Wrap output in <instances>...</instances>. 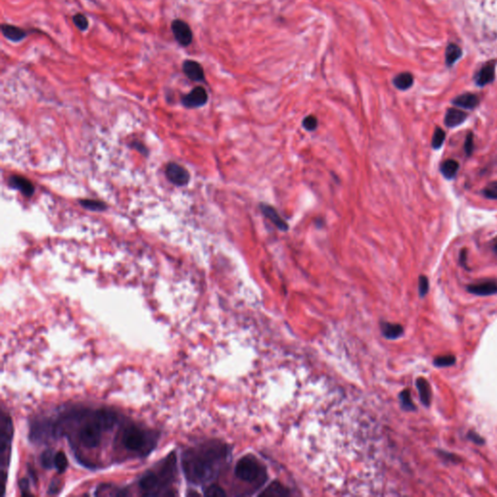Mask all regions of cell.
I'll return each instance as SVG.
<instances>
[{
	"mask_svg": "<svg viewBox=\"0 0 497 497\" xmlns=\"http://www.w3.org/2000/svg\"><path fill=\"white\" fill-rule=\"evenodd\" d=\"M446 138V133L445 131H443L441 128H436L435 129V131H434V134H433V137H432V148L435 149V150H438L440 149L443 144H444V141H445Z\"/></svg>",
	"mask_w": 497,
	"mask_h": 497,
	"instance_id": "cell-26",
	"label": "cell"
},
{
	"mask_svg": "<svg viewBox=\"0 0 497 497\" xmlns=\"http://www.w3.org/2000/svg\"><path fill=\"white\" fill-rule=\"evenodd\" d=\"M177 475V457L175 452L169 453L157 467L145 473L139 480V489L143 496H174L169 487Z\"/></svg>",
	"mask_w": 497,
	"mask_h": 497,
	"instance_id": "cell-3",
	"label": "cell"
},
{
	"mask_svg": "<svg viewBox=\"0 0 497 497\" xmlns=\"http://www.w3.org/2000/svg\"><path fill=\"white\" fill-rule=\"evenodd\" d=\"M494 251H495V253H496V254H497V243H496V244H495V247H494Z\"/></svg>",
	"mask_w": 497,
	"mask_h": 497,
	"instance_id": "cell-40",
	"label": "cell"
},
{
	"mask_svg": "<svg viewBox=\"0 0 497 497\" xmlns=\"http://www.w3.org/2000/svg\"><path fill=\"white\" fill-rule=\"evenodd\" d=\"M80 204L84 208L91 210V211H104L107 208L103 202L98 201V200H92V199L80 200Z\"/></svg>",
	"mask_w": 497,
	"mask_h": 497,
	"instance_id": "cell-27",
	"label": "cell"
},
{
	"mask_svg": "<svg viewBox=\"0 0 497 497\" xmlns=\"http://www.w3.org/2000/svg\"><path fill=\"white\" fill-rule=\"evenodd\" d=\"M183 74L193 82H203L205 74L201 64L192 59H186L183 62Z\"/></svg>",
	"mask_w": 497,
	"mask_h": 497,
	"instance_id": "cell-9",
	"label": "cell"
},
{
	"mask_svg": "<svg viewBox=\"0 0 497 497\" xmlns=\"http://www.w3.org/2000/svg\"><path fill=\"white\" fill-rule=\"evenodd\" d=\"M208 101V93L203 87H196L190 92L183 95L182 103L186 108H198L206 104Z\"/></svg>",
	"mask_w": 497,
	"mask_h": 497,
	"instance_id": "cell-8",
	"label": "cell"
},
{
	"mask_svg": "<svg viewBox=\"0 0 497 497\" xmlns=\"http://www.w3.org/2000/svg\"><path fill=\"white\" fill-rule=\"evenodd\" d=\"M72 20H73L74 25L81 31H86L89 28V20H88V18L84 14H82V13L75 14L73 16Z\"/></svg>",
	"mask_w": 497,
	"mask_h": 497,
	"instance_id": "cell-28",
	"label": "cell"
},
{
	"mask_svg": "<svg viewBox=\"0 0 497 497\" xmlns=\"http://www.w3.org/2000/svg\"><path fill=\"white\" fill-rule=\"evenodd\" d=\"M479 97L473 93H463L452 100V103L455 106L464 109H474L479 105Z\"/></svg>",
	"mask_w": 497,
	"mask_h": 497,
	"instance_id": "cell-17",
	"label": "cell"
},
{
	"mask_svg": "<svg viewBox=\"0 0 497 497\" xmlns=\"http://www.w3.org/2000/svg\"><path fill=\"white\" fill-rule=\"evenodd\" d=\"M467 118V114L461 110L451 108L447 111L445 116V125L448 128H455L464 123Z\"/></svg>",
	"mask_w": 497,
	"mask_h": 497,
	"instance_id": "cell-15",
	"label": "cell"
},
{
	"mask_svg": "<svg viewBox=\"0 0 497 497\" xmlns=\"http://www.w3.org/2000/svg\"><path fill=\"white\" fill-rule=\"evenodd\" d=\"M13 433H14V427L12 419L8 414L2 412L1 424H0V458H1L3 490H5V484L7 480V470L9 467Z\"/></svg>",
	"mask_w": 497,
	"mask_h": 497,
	"instance_id": "cell-5",
	"label": "cell"
},
{
	"mask_svg": "<svg viewBox=\"0 0 497 497\" xmlns=\"http://www.w3.org/2000/svg\"><path fill=\"white\" fill-rule=\"evenodd\" d=\"M383 335L390 340H394L399 338L403 334V327L400 324L392 323V322H383L381 325Z\"/></svg>",
	"mask_w": 497,
	"mask_h": 497,
	"instance_id": "cell-18",
	"label": "cell"
},
{
	"mask_svg": "<svg viewBox=\"0 0 497 497\" xmlns=\"http://www.w3.org/2000/svg\"><path fill=\"white\" fill-rule=\"evenodd\" d=\"M54 454L52 450H46L42 454L40 455V463L41 465L46 468V469H51L52 467H54Z\"/></svg>",
	"mask_w": 497,
	"mask_h": 497,
	"instance_id": "cell-25",
	"label": "cell"
},
{
	"mask_svg": "<svg viewBox=\"0 0 497 497\" xmlns=\"http://www.w3.org/2000/svg\"><path fill=\"white\" fill-rule=\"evenodd\" d=\"M458 162L453 159H448L441 165V173L446 179H452L458 171Z\"/></svg>",
	"mask_w": 497,
	"mask_h": 497,
	"instance_id": "cell-21",
	"label": "cell"
},
{
	"mask_svg": "<svg viewBox=\"0 0 497 497\" xmlns=\"http://www.w3.org/2000/svg\"><path fill=\"white\" fill-rule=\"evenodd\" d=\"M496 77V65L495 63H487L484 65L476 76V84L480 87H484L492 83Z\"/></svg>",
	"mask_w": 497,
	"mask_h": 497,
	"instance_id": "cell-14",
	"label": "cell"
},
{
	"mask_svg": "<svg viewBox=\"0 0 497 497\" xmlns=\"http://www.w3.org/2000/svg\"><path fill=\"white\" fill-rule=\"evenodd\" d=\"M462 54L461 49L455 44H450L446 50V62L448 65H452Z\"/></svg>",
	"mask_w": 497,
	"mask_h": 497,
	"instance_id": "cell-22",
	"label": "cell"
},
{
	"mask_svg": "<svg viewBox=\"0 0 497 497\" xmlns=\"http://www.w3.org/2000/svg\"><path fill=\"white\" fill-rule=\"evenodd\" d=\"M165 174L168 180L178 186H183L188 183L189 174L182 165L170 162L167 164L165 169Z\"/></svg>",
	"mask_w": 497,
	"mask_h": 497,
	"instance_id": "cell-7",
	"label": "cell"
},
{
	"mask_svg": "<svg viewBox=\"0 0 497 497\" xmlns=\"http://www.w3.org/2000/svg\"><path fill=\"white\" fill-rule=\"evenodd\" d=\"M171 30L176 41L183 47H187L191 44L193 34L190 26L183 20H174L171 24Z\"/></svg>",
	"mask_w": 497,
	"mask_h": 497,
	"instance_id": "cell-6",
	"label": "cell"
},
{
	"mask_svg": "<svg viewBox=\"0 0 497 497\" xmlns=\"http://www.w3.org/2000/svg\"><path fill=\"white\" fill-rule=\"evenodd\" d=\"M204 495L207 497H226V496L225 490L216 484L210 485L209 487H207L206 490L204 491Z\"/></svg>",
	"mask_w": 497,
	"mask_h": 497,
	"instance_id": "cell-29",
	"label": "cell"
},
{
	"mask_svg": "<svg viewBox=\"0 0 497 497\" xmlns=\"http://www.w3.org/2000/svg\"><path fill=\"white\" fill-rule=\"evenodd\" d=\"M433 363H434L435 366L437 367L452 366V365H453L455 363V358L453 356H451V355L439 357L436 360H434Z\"/></svg>",
	"mask_w": 497,
	"mask_h": 497,
	"instance_id": "cell-30",
	"label": "cell"
},
{
	"mask_svg": "<svg viewBox=\"0 0 497 497\" xmlns=\"http://www.w3.org/2000/svg\"><path fill=\"white\" fill-rule=\"evenodd\" d=\"M484 195L490 199H497V182L488 183L483 190Z\"/></svg>",
	"mask_w": 497,
	"mask_h": 497,
	"instance_id": "cell-31",
	"label": "cell"
},
{
	"mask_svg": "<svg viewBox=\"0 0 497 497\" xmlns=\"http://www.w3.org/2000/svg\"><path fill=\"white\" fill-rule=\"evenodd\" d=\"M467 290L473 293L475 295H480V296H488V295H493L497 293V282L489 280V281H483L480 283L472 284L467 287Z\"/></svg>",
	"mask_w": 497,
	"mask_h": 497,
	"instance_id": "cell-10",
	"label": "cell"
},
{
	"mask_svg": "<svg viewBox=\"0 0 497 497\" xmlns=\"http://www.w3.org/2000/svg\"><path fill=\"white\" fill-rule=\"evenodd\" d=\"M417 388L419 391L421 403L424 406H429L431 402V389L429 383L423 378H419L417 381Z\"/></svg>",
	"mask_w": 497,
	"mask_h": 497,
	"instance_id": "cell-19",
	"label": "cell"
},
{
	"mask_svg": "<svg viewBox=\"0 0 497 497\" xmlns=\"http://www.w3.org/2000/svg\"><path fill=\"white\" fill-rule=\"evenodd\" d=\"M302 126L303 128L308 131H313L316 129L317 127V119L313 116V115H310L308 117H306L304 120H303V123H302Z\"/></svg>",
	"mask_w": 497,
	"mask_h": 497,
	"instance_id": "cell-32",
	"label": "cell"
},
{
	"mask_svg": "<svg viewBox=\"0 0 497 497\" xmlns=\"http://www.w3.org/2000/svg\"><path fill=\"white\" fill-rule=\"evenodd\" d=\"M261 210H262L263 215L269 219L280 230L282 231H287L288 228V224L286 223V221L279 215V213L277 212V210L275 208H273L272 206L270 205H267V204H262L261 205Z\"/></svg>",
	"mask_w": 497,
	"mask_h": 497,
	"instance_id": "cell-12",
	"label": "cell"
},
{
	"mask_svg": "<svg viewBox=\"0 0 497 497\" xmlns=\"http://www.w3.org/2000/svg\"><path fill=\"white\" fill-rule=\"evenodd\" d=\"M473 150H474V136L471 132H469L466 136V139H465L464 151H465V154L468 157H470L473 153Z\"/></svg>",
	"mask_w": 497,
	"mask_h": 497,
	"instance_id": "cell-34",
	"label": "cell"
},
{
	"mask_svg": "<svg viewBox=\"0 0 497 497\" xmlns=\"http://www.w3.org/2000/svg\"><path fill=\"white\" fill-rule=\"evenodd\" d=\"M68 467L66 454L62 451H58L54 454V468L59 473H63Z\"/></svg>",
	"mask_w": 497,
	"mask_h": 497,
	"instance_id": "cell-23",
	"label": "cell"
},
{
	"mask_svg": "<svg viewBox=\"0 0 497 497\" xmlns=\"http://www.w3.org/2000/svg\"><path fill=\"white\" fill-rule=\"evenodd\" d=\"M414 84V77L409 72H403L398 74L393 79V85L400 90H406L410 89Z\"/></svg>",
	"mask_w": 497,
	"mask_h": 497,
	"instance_id": "cell-20",
	"label": "cell"
},
{
	"mask_svg": "<svg viewBox=\"0 0 497 497\" xmlns=\"http://www.w3.org/2000/svg\"><path fill=\"white\" fill-rule=\"evenodd\" d=\"M399 399H400L401 407L405 411H415L416 410V406L413 403V400L411 398V393H410L409 390H404L403 392H401L400 395H399Z\"/></svg>",
	"mask_w": 497,
	"mask_h": 497,
	"instance_id": "cell-24",
	"label": "cell"
},
{
	"mask_svg": "<svg viewBox=\"0 0 497 497\" xmlns=\"http://www.w3.org/2000/svg\"><path fill=\"white\" fill-rule=\"evenodd\" d=\"M289 496L290 492L288 489L278 481L272 482L268 488L260 495V497H286Z\"/></svg>",
	"mask_w": 497,
	"mask_h": 497,
	"instance_id": "cell-16",
	"label": "cell"
},
{
	"mask_svg": "<svg viewBox=\"0 0 497 497\" xmlns=\"http://www.w3.org/2000/svg\"><path fill=\"white\" fill-rule=\"evenodd\" d=\"M134 148H135V149H137L138 151H140L141 153H145V152L147 151V150H146V148H145L144 146H142L141 144H139V143H137L136 145H134Z\"/></svg>",
	"mask_w": 497,
	"mask_h": 497,
	"instance_id": "cell-39",
	"label": "cell"
},
{
	"mask_svg": "<svg viewBox=\"0 0 497 497\" xmlns=\"http://www.w3.org/2000/svg\"><path fill=\"white\" fill-rule=\"evenodd\" d=\"M459 262H460V264L463 267H467V265H466V262H467V253H466L465 250L461 251L460 256H459Z\"/></svg>",
	"mask_w": 497,
	"mask_h": 497,
	"instance_id": "cell-38",
	"label": "cell"
},
{
	"mask_svg": "<svg viewBox=\"0 0 497 497\" xmlns=\"http://www.w3.org/2000/svg\"><path fill=\"white\" fill-rule=\"evenodd\" d=\"M234 473L237 479L252 485L262 486L267 479L266 467L251 454L245 455L237 461Z\"/></svg>",
	"mask_w": 497,
	"mask_h": 497,
	"instance_id": "cell-4",
	"label": "cell"
},
{
	"mask_svg": "<svg viewBox=\"0 0 497 497\" xmlns=\"http://www.w3.org/2000/svg\"><path fill=\"white\" fill-rule=\"evenodd\" d=\"M468 438L471 440L472 442H474L476 444H484V439L479 434H477L476 432L470 431L468 433Z\"/></svg>",
	"mask_w": 497,
	"mask_h": 497,
	"instance_id": "cell-36",
	"label": "cell"
},
{
	"mask_svg": "<svg viewBox=\"0 0 497 497\" xmlns=\"http://www.w3.org/2000/svg\"><path fill=\"white\" fill-rule=\"evenodd\" d=\"M20 488H21L23 496H30V494L26 493L28 491V489H29V482H28V480H26V479L21 480V482H20Z\"/></svg>",
	"mask_w": 497,
	"mask_h": 497,
	"instance_id": "cell-37",
	"label": "cell"
},
{
	"mask_svg": "<svg viewBox=\"0 0 497 497\" xmlns=\"http://www.w3.org/2000/svg\"><path fill=\"white\" fill-rule=\"evenodd\" d=\"M1 31L3 36L12 42H20L28 35V31L26 29L9 24H2Z\"/></svg>",
	"mask_w": 497,
	"mask_h": 497,
	"instance_id": "cell-11",
	"label": "cell"
},
{
	"mask_svg": "<svg viewBox=\"0 0 497 497\" xmlns=\"http://www.w3.org/2000/svg\"><path fill=\"white\" fill-rule=\"evenodd\" d=\"M59 489H60V487H59V481H52V483L50 485V488H49L48 495L49 496L56 495L59 492Z\"/></svg>",
	"mask_w": 497,
	"mask_h": 497,
	"instance_id": "cell-35",
	"label": "cell"
},
{
	"mask_svg": "<svg viewBox=\"0 0 497 497\" xmlns=\"http://www.w3.org/2000/svg\"><path fill=\"white\" fill-rule=\"evenodd\" d=\"M158 437L159 435L155 430L128 422L121 426L114 443L132 456L145 457L157 447Z\"/></svg>",
	"mask_w": 497,
	"mask_h": 497,
	"instance_id": "cell-2",
	"label": "cell"
},
{
	"mask_svg": "<svg viewBox=\"0 0 497 497\" xmlns=\"http://www.w3.org/2000/svg\"><path fill=\"white\" fill-rule=\"evenodd\" d=\"M9 184L15 188L20 190L25 196H31L34 193V185L30 181H28L25 177L22 176H11L9 178Z\"/></svg>",
	"mask_w": 497,
	"mask_h": 497,
	"instance_id": "cell-13",
	"label": "cell"
},
{
	"mask_svg": "<svg viewBox=\"0 0 497 497\" xmlns=\"http://www.w3.org/2000/svg\"><path fill=\"white\" fill-rule=\"evenodd\" d=\"M229 457V447L221 441L199 443L183 451L181 458L183 475L191 485H205L218 478Z\"/></svg>",
	"mask_w": 497,
	"mask_h": 497,
	"instance_id": "cell-1",
	"label": "cell"
},
{
	"mask_svg": "<svg viewBox=\"0 0 497 497\" xmlns=\"http://www.w3.org/2000/svg\"><path fill=\"white\" fill-rule=\"evenodd\" d=\"M428 289H429V282H428V279L421 275L419 276V295L421 297H424L426 295V293L428 292Z\"/></svg>",
	"mask_w": 497,
	"mask_h": 497,
	"instance_id": "cell-33",
	"label": "cell"
}]
</instances>
